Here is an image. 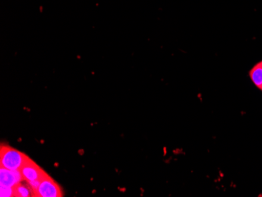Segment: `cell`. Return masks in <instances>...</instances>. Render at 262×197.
Returning a JSON list of instances; mask_svg holds the SVG:
<instances>
[{"label": "cell", "mask_w": 262, "mask_h": 197, "mask_svg": "<svg viewBox=\"0 0 262 197\" xmlns=\"http://www.w3.org/2000/svg\"><path fill=\"white\" fill-rule=\"evenodd\" d=\"M29 157L15 148L2 145L0 149L1 167L11 170H20Z\"/></svg>", "instance_id": "cell-1"}, {"label": "cell", "mask_w": 262, "mask_h": 197, "mask_svg": "<svg viewBox=\"0 0 262 197\" xmlns=\"http://www.w3.org/2000/svg\"><path fill=\"white\" fill-rule=\"evenodd\" d=\"M35 196L39 197H61L63 196L60 185L48 174L42 178L39 189Z\"/></svg>", "instance_id": "cell-2"}, {"label": "cell", "mask_w": 262, "mask_h": 197, "mask_svg": "<svg viewBox=\"0 0 262 197\" xmlns=\"http://www.w3.org/2000/svg\"><path fill=\"white\" fill-rule=\"evenodd\" d=\"M0 196L13 197L14 196V187H7L4 185H0Z\"/></svg>", "instance_id": "cell-7"}, {"label": "cell", "mask_w": 262, "mask_h": 197, "mask_svg": "<svg viewBox=\"0 0 262 197\" xmlns=\"http://www.w3.org/2000/svg\"><path fill=\"white\" fill-rule=\"evenodd\" d=\"M14 196L29 197L32 196V189L27 182V185H23L20 182L14 187Z\"/></svg>", "instance_id": "cell-6"}, {"label": "cell", "mask_w": 262, "mask_h": 197, "mask_svg": "<svg viewBox=\"0 0 262 197\" xmlns=\"http://www.w3.org/2000/svg\"><path fill=\"white\" fill-rule=\"evenodd\" d=\"M258 89H259V90H260V91H262V84H261V85H260V87H259V88H258Z\"/></svg>", "instance_id": "cell-8"}, {"label": "cell", "mask_w": 262, "mask_h": 197, "mask_svg": "<svg viewBox=\"0 0 262 197\" xmlns=\"http://www.w3.org/2000/svg\"><path fill=\"white\" fill-rule=\"evenodd\" d=\"M250 77L257 88L262 84V61L257 63L249 73Z\"/></svg>", "instance_id": "cell-5"}, {"label": "cell", "mask_w": 262, "mask_h": 197, "mask_svg": "<svg viewBox=\"0 0 262 197\" xmlns=\"http://www.w3.org/2000/svg\"><path fill=\"white\" fill-rule=\"evenodd\" d=\"M20 172L23 176L24 181L26 182L42 179L47 174L39 166L35 164V162L32 161L30 158L26 161L25 165L20 169Z\"/></svg>", "instance_id": "cell-3"}, {"label": "cell", "mask_w": 262, "mask_h": 197, "mask_svg": "<svg viewBox=\"0 0 262 197\" xmlns=\"http://www.w3.org/2000/svg\"><path fill=\"white\" fill-rule=\"evenodd\" d=\"M24 181L20 170H11L5 167L0 168V185L7 187H15Z\"/></svg>", "instance_id": "cell-4"}]
</instances>
